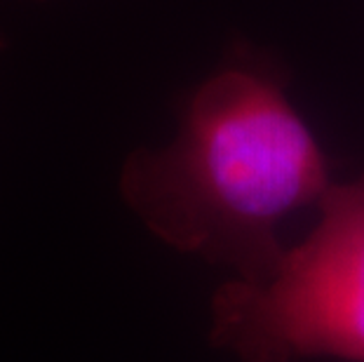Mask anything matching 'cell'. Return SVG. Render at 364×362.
<instances>
[{
    "label": "cell",
    "mask_w": 364,
    "mask_h": 362,
    "mask_svg": "<svg viewBox=\"0 0 364 362\" xmlns=\"http://www.w3.org/2000/svg\"><path fill=\"white\" fill-rule=\"evenodd\" d=\"M118 183L167 247L261 282L287 252L282 221L317 207L334 179L282 78L245 57L200 82L172 142L129 153Z\"/></svg>",
    "instance_id": "cell-1"
},
{
    "label": "cell",
    "mask_w": 364,
    "mask_h": 362,
    "mask_svg": "<svg viewBox=\"0 0 364 362\" xmlns=\"http://www.w3.org/2000/svg\"><path fill=\"white\" fill-rule=\"evenodd\" d=\"M315 210L266 280L214 292L212 346L240 362H364V172L331 183Z\"/></svg>",
    "instance_id": "cell-2"
},
{
    "label": "cell",
    "mask_w": 364,
    "mask_h": 362,
    "mask_svg": "<svg viewBox=\"0 0 364 362\" xmlns=\"http://www.w3.org/2000/svg\"><path fill=\"white\" fill-rule=\"evenodd\" d=\"M3 45H5V41H3V38H0V50H3Z\"/></svg>",
    "instance_id": "cell-3"
}]
</instances>
